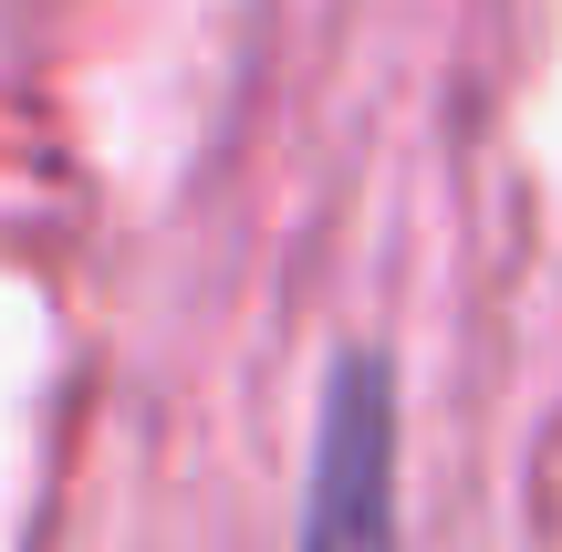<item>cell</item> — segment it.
Listing matches in <instances>:
<instances>
[{
    "mask_svg": "<svg viewBox=\"0 0 562 552\" xmlns=\"http://www.w3.org/2000/svg\"><path fill=\"white\" fill-rule=\"evenodd\" d=\"M406 438H396V375L385 354H344L313 417V480H302V542L292 552H406Z\"/></svg>",
    "mask_w": 562,
    "mask_h": 552,
    "instance_id": "cell-1",
    "label": "cell"
}]
</instances>
